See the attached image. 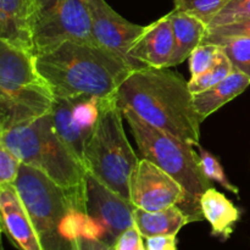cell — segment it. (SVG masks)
I'll return each instance as SVG.
<instances>
[{"label": "cell", "instance_id": "484cf974", "mask_svg": "<svg viewBox=\"0 0 250 250\" xmlns=\"http://www.w3.org/2000/svg\"><path fill=\"white\" fill-rule=\"evenodd\" d=\"M220 46L211 43H203L190 54L189 71L192 77L207 72L216 62L220 54Z\"/></svg>", "mask_w": 250, "mask_h": 250}, {"label": "cell", "instance_id": "cb8c5ba5", "mask_svg": "<svg viewBox=\"0 0 250 250\" xmlns=\"http://www.w3.org/2000/svg\"><path fill=\"white\" fill-rule=\"evenodd\" d=\"M250 20V0H231L210 21L208 28Z\"/></svg>", "mask_w": 250, "mask_h": 250}, {"label": "cell", "instance_id": "5bb4252c", "mask_svg": "<svg viewBox=\"0 0 250 250\" xmlns=\"http://www.w3.org/2000/svg\"><path fill=\"white\" fill-rule=\"evenodd\" d=\"M49 85L37 66L33 51L0 41V92Z\"/></svg>", "mask_w": 250, "mask_h": 250}, {"label": "cell", "instance_id": "7c38bea8", "mask_svg": "<svg viewBox=\"0 0 250 250\" xmlns=\"http://www.w3.org/2000/svg\"><path fill=\"white\" fill-rule=\"evenodd\" d=\"M1 231L20 250H42L28 211L14 185H0Z\"/></svg>", "mask_w": 250, "mask_h": 250}, {"label": "cell", "instance_id": "603a6c76", "mask_svg": "<svg viewBox=\"0 0 250 250\" xmlns=\"http://www.w3.org/2000/svg\"><path fill=\"white\" fill-rule=\"evenodd\" d=\"M173 1H175V9L188 12L209 24L210 21L221 11L222 7L231 0H173Z\"/></svg>", "mask_w": 250, "mask_h": 250}, {"label": "cell", "instance_id": "4316f807", "mask_svg": "<svg viewBox=\"0 0 250 250\" xmlns=\"http://www.w3.org/2000/svg\"><path fill=\"white\" fill-rule=\"evenodd\" d=\"M22 161L0 143V185H14L19 177Z\"/></svg>", "mask_w": 250, "mask_h": 250}, {"label": "cell", "instance_id": "d4e9b609", "mask_svg": "<svg viewBox=\"0 0 250 250\" xmlns=\"http://www.w3.org/2000/svg\"><path fill=\"white\" fill-rule=\"evenodd\" d=\"M199 149V156H200V165H202L203 171L207 175V177L210 181H216L217 183L222 186L224 188H226L227 190H229L233 194L238 195L239 189L238 187L231 183V181L227 178L226 173H225L224 167L220 164L219 159L215 158L211 153H209L208 150L203 149L200 146H197Z\"/></svg>", "mask_w": 250, "mask_h": 250}, {"label": "cell", "instance_id": "f546056e", "mask_svg": "<svg viewBox=\"0 0 250 250\" xmlns=\"http://www.w3.org/2000/svg\"><path fill=\"white\" fill-rule=\"evenodd\" d=\"M146 250H177V236L149 237Z\"/></svg>", "mask_w": 250, "mask_h": 250}, {"label": "cell", "instance_id": "ba28073f", "mask_svg": "<svg viewBox=\"0 0 250 250\" xmlns=\"http://www.w3.org/2000/svg\"><path fill=\"white\" fill-rule=\"evenodd\" d=\"M85 210L81 234L115 246L117 238L134 226L136 207L131 200L103 185L92 173L85 176Z\"/></svg>", "mask_w": 250, "mask_h": 250}, {"label": "cell", "instance_id": "7a4b0ae2", "mask_svg": "<svg viewBox=\"0 0 250 250\" xmlns=\"http://www.w3.org/2000/svg\"><path fill=\"white\" fill-rule=\"evenodd\" d=\"M37 66L55 98L114 97L133 71L98 44L72 41L37 56Z\"/></svg>", "mask_w": 250, "mask_h": 250}, {"label": "cell", "instance_id": "ac0fdd59", "mask_svg": "<svg viewBox=\"0 0 250 250\" xmlns=\"http://www.w3.org/2000/svg\"><path fill=\"white\" fill-rule=\"evenodd\" d=\"M249 85L250 78L248 76L236 70L214 87L193 94V102L200 121L203 122L220 107L242 94Z\"/></svg>", "mask_w": 250, "mask_h": 250}, {"label": "cell", "instance_id": "5b68a950", "mask_svg": "<svg viewBox=\"0 0 250 250\" xmlns=\"http://www.w3.org/2000/svg\"><path fill=\"white\" fill-rule=\"evenodd\" d=\"M0 143L70 192L85 193L87 168L55 132L50 114L23 126L0 131Z\"/></svg>", "mask_w": 250, "mask_h": 250}, {"label": "cell", "instance_id": "9c48e42d", "mask_svg": "<svg viewBox=\"0 0 250 250\" xmlns=\"http://www.w3.org/2000/svg\"><path fill=\"white\" fill-rule=\"evenodd\" d=\"M129 200L138 209L159 211L173 205L182 207L186 192L172 176L143 158L129 180Z\"/></svg>", "mask_w": 250, "mask_h": 250}, {"label": "cell", "instance_id": "3957f363", "mask_svg": "<svg viewBox=\"0 0 250 250\" xmlns=\"http://www.w3.org/2000/svg\"><path fill=\"white\" fill-rule=\"evenodd\" d=\"M14 186L28 211L42 250H81V231L87 217L85 193L63 189L24 164Z\"/></svg>", "mask_w": 250, "mask_h": 250}, {"label": "cell", "instance_id": "6da1fadb", "mask_svg": "<svg viewBox=\"0 0 250 250\" xmlns=\"http://www.w3.org/2000/svg\"><path fill=\"white\" fill-rule=\"evenodd\" d=\"M120 109L129 107L151 126L192 146H199L202 121L188 82L165 68L143 67L129 73L116 93Z\"/></svg>", "mask_w": 250, "mask_h": 250}, {"label": "cell", "instance_id": "8fae6325", "mask_svg": "<svg viewBox=\"0 0 250 250\" xmlns=\"http://www.w3.org/2000/svg\"><path fill=\"white\" fill-rule=\"evenodd\" d=\"M54 100L50 85L0 92V131L31 124L50 114Z\"/></svg>", "mask_w": 250, "mask_h": 250}, {"label": "cell", "instance_id": "d6986e66", "mask_svg": "<svg viewBox=\"0 0 250 250\" xmlns=\"http://www.w3.org/2000/svg\"><path fill=\"white\" fill-rule=\"evenodd\" d=\"M203 216L211 226L212 236L229 239L241 219V211L225 194L214 187L209 188L200 199Z\"/></svg>", "mask_w": 250, "mask_h": 250}, {"label": "cell", "instance_id": "9a60e30c", "mask_svg": "<svg viewBox=\"0 0 250 250\" xmlns=\"http://www.w3.org/2000/svg\"><path fill=\"white\" fill-rule=\"evenodd\" d=\"M39 0H0V41L34 53L33 24Z\"/></svg>", "mask_w": 250, "mask_h": 250}, {"label": "cell", "instance_id": "7402d4cb", "mask_svg": "<svg viewBox=\"0 0 250 250\" xmlns=\"http://www.w3.org/2000/svg\"><path fill=\"white\" fill-rule=\"evenodd\" d=\"M233 71L236 70H234L231 60L224 51V49L221 48L220 49L219 58H217L216 62L211 68H209L207 72L202 73V75L190 77V80L188 81V87H189L190 93L198 94V93H202L204 90L209 89V88L214 87L215 84L229 77Z\"/></svg>", "mask_w": 250, "mask_h": 250}, {"label": "cell", "instance_id": "2e32d148", "mask_svg": "<svg viewBox=\"0 0 250 250\" xmlns=\"http://www.w3.org/2000/svg\"><path fill=\"white\" fill-rule=\"evenodd\" d=\"M175 37V49L168 67L181 65L186 59H189L190 54L204 42L208 32V24L198 17L173 9L168 12Z\"/></svg>", "mask_w": 250, "mask_h": 250}, {"label": "cell", "instance_id": "8992f818", "mask_svg": "<svg viewBox=\"0 0 250 250\" xmlns=\"http://www.w3.org/2000/svg\"><path fill=\"white\" fill-rule=\"evenodd\" d=\"M116 95L100 100V115L84 150V166L103 185L129 200V180L141 159L129 144Z\"/></svg>", "mask_w": 250, "mask_h": 250}, {"label": "cell", "instance_id": "44dd1931", "mask_svg": "<svg viewBox=\"0 0 250 250\" xmlns=\"http://www.w3.org/2000/svg\"><path fill=\"white\" fill-rule=\"evenodd\" d=\"M203 43H211L224 49L234 70L243 72L250 78V37L204 38Z\"/></svg>", "mask_w": 250, "mask_h": 250}, {"label": "cell", "instance_id": "52a82bcc", "mask_svg": "<svg viewBox=\"0 0 250 250\" xmlns=\"http://www.w3.org/2000/svg\"><path fill=\"white\" fill-rule=\"evenodd\" d=\"M68 41L94 43L85 0H39L33 24L34 54H45Z\"/></svg>", "mask_w": 250, "mask_h": 250}, {"label": "cell", "instance_id": "f1b7e54d", "mask_svg": "<svg viewBox=\"0 0 250 250\" xmlns=\"http://www.w3.org/2000/svg\"><path fill=\"white\" fill-rule=\"evenodd\" d=\"M115 250H146L143 243V236L136 226L129 227L117 238L114 246Z\"/></svg>", "mask_w": 250, "mask_h": 250}, {"label": "cell", "instance_id": "30bf717a", "mask_svg": "<svg viewBox=\"0 0 250 250\" xmlns=\"http://www.w3.org/2000/svg\"><path fill=\"white\" fill-rule=\"evenodd\" d=\"M85 2L92 21L94 43L124 59L133 71L143 68L131 58L129 50L146 26L127 21L105 0H85Z\"/></svg>", "mask_w": 250, "mask_h": 250}, {"label": "cell", "instance_id": "ffe728a7", "mask_svg": "<svg viewBox=\"0 0 250 250\" xmlns=\"http://www.w3.org/2000/svg\"><path fill=\"white\" fill-rule=\"evenodd\" d=\"M188 224H190L189 219L177 205L159 211H146L138 208L134 210V226L146 239L156 236H177L180 229Z\"/></svg>", "mask_w": 250, "mask_h": 250}, {"label": "cell", "instance_id": "4dcf8cb0", "mask_svg": "<svg viewBox=\"0 0 250 250\" xmlns=\"http://www.w3.org/2000/svg\"><path fill=\"white\" fill-rule=\"evenodd\" d=\"M81 250H115L114 246L102 241V239L93 238V237L83 236L80 237Z\"/></svg>", "mask_w": 250, "mask_h": 250}, {"label": "cell", "instance_id": "83f0119b", "mask_svg": "<svg viewBox=\"0 0 250 250\" xmlns=\"http://www.w3.org/2000/svg\"><path fill=\"white\" fill-rule=\"evenodd\" d=\"M250 37V20L208 28L205 38H227V37Z\"/></svg>", "mask_w": 250, "mask_h": 250}, {"label": "cell", "instance_id": "e0dca14e", "mask_svg": "<svg viewBox=\"0 0 250 250\" xmlns=\"http://www.w3.org/2000/svg\"><path fill=\"white\" fill-rule=\"evenodd\" d=\"M53 126L61 141L84 165V150L88 139L93 132L78 124L73 115V103L71 98H55L50 111Z\"/></svg>", "mask_w": 250, "mask_h": 250}, {"label": "cell", "instance_id": "4fadbf2b", "mask_svg": "<svg viewBox=\"0 0 250 250\" xmlns=\"http://www.w3.org/2000/svg\"><path fill=\"white\" fill-rule=\"evenodd\" d=\"M175 49L170 14L144 27L129 50L131 58L142 67H168Z\"/></svg>", "mask_w": 250, "mask_h": 250}, {"label": "cell", "instance_id": "277c9868", "mask_svg": "<svg viewBox=\"0 0 250 250\" xmlns=\"http://www.w3.org/2000/svg\"><path fill=\"white\" fill-rule=\"evenodd\" d=\"M121 110L143 158L163 168L183 187L186 200L181 209L189 221H203L200 199L212 185L203 171L194 146L151 126L129 107Z\"/></svg>", "mask_w": 250, "mask_h": 250}]
</instances>
